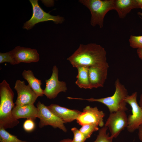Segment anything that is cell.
Returning a JSON list of instances; mask_svg holds the SVG:
<instances>
[{
    "label": "cell",
    "instance_id": "6da1fadb",
    "mask_svg": "<svg viewBox=\"0 0 142 142\" xmlns=\"http://www.w3.org/2000/svg\"><path fill=\"white\" fill-rule=\"evenodd\" d=\"M67 60L73 67H90L95 65H109L107 61L106 51L99 44L89 43L80 44L78 48Z\"/></svg>",
    "mask_w": 142,
    "mask_h": 142
},
{
    "label": "cell",
    "instance_id": "7a4b0ae2",
    "mask_svg": "<svg viewBox=\"0 0 142 142\" xmlns=\"http://www.w3.org/2000/svg\"><path fill=\"white\" fill-rule=\"evenodd\" d=\"M14 93L9 84L4 79L0 83V128H13L19 123L13 117L12 111L15 106Z\"/></svg>",
    "mask_w": 142,
    "mask_h": 142
},
{
    "label": "cell",
    "instance_id": "3957f363",
    "mask_svg": "<svg viewBox=\"0 0 142 142\" xmlns=\"http://www.w3.org/2000/svg\"><path fill=\"white\" fill-rule=\"evenodd\" d=\"M115 86V90L114 94L111 96L104 98H90L83 99L72 97L71 99L85 100L89 102H97L105 105L110 113L119 111H126L128 110L125 99L128 95L127 90L118 78L116 80Z\"/></svg>",
    "mask_w": 142,
    "mask_h": 142
},
{
    "label": "cell",
    "instance_id": "277c9868",
    "mask_svg": "<svg viewBox=\"0 0 142 142\" xmlns=\"http://www.w3.org/2000/svg\"><path fill=\"white\" fill-rule=\"evenodd\" d=\"M114 0H79V2L88 8L91 14V25L100 28L103 26L104 17L109 11L114 10Z\"/></svg>",
    "mask_w": 142,
    "mask_h": 142
},
{
    "label": "cell",
    "instance_id": "5b68a950",
    "mask_svg": "<svg viewBox=\"0 0 142 142\" xmlns=\"http://www.w3.org/2000/svg\"><path fill=\"white\" fill-rule=\"evenodd\" d=\"M32 8L33 13L30 19L25 22L23 29L29 30L37 24L46 21H52L56 24L62 23L64 21V17L60 16H54L45 12L40 6L38 0H30Z\"/></svg>",
    "mask_w": 142,
    "mask_h": 142
},
{
    "label": "cell",
    "instance_id": "8992f818",
    "mask_svg": "<svg viewBox=\"0 0 142 142\" xmlns=\"http://www.w3.org/2000/svg\"><path fill=\"white\" fill-rule=\"evenodd\" d=\"M38 109L37 118L40 119L38 126L42 128L45 126L50 125L55 128H58L64 132L67 129L65 123L50 111L44 104L38 101L36 105Z\"/></svg>",
    "mask_w": 142,
    "mask_h": 142
},
{
    "label": "cell",
    "instance_id": "52a82bcc",
    "mask_svg": "<svg viewBox=\"0 0 142 142\" xmlns=\"http://www.w3.org/2000/svg\"><path fill=\"white\" fill-rule=\"evenodd\" d=\"M137 92H135L131 95H128L125 99L127 103L128 104L131 108L132 114L128 117V131L130 133L138 129L142 125V108L140 106L137 101Z\"/></svg>",
    "mask_w": 142,
    "mask_h": 142
},
{
    "label": "cell",
    "instance_id": "ba28073f",
    "mask_svg": "<svg viewBox=\"0 0 142 142\" xmlns=\"http://www.w3.org/2000/svg\"><path fill=\"white\" fill-rule=\"evenodd\" d=\"M50 77L45 80V87L43 90L44 95L49 99H54L61 92H66L67 90L65 82L58 79V69L57 67L53 66Z\"/></svg>",
    "mask_w": 142,
    "mask_h": 142
},
{
    "label": "cell",
    "instance_id": "9c48e42d",
    "mask_svg": "<svg viewBox=\"0 0 142 142\" xmlns=\"http://www.w3.org/2000/svg\"><path fill=\"white\" fill-rule=\"evenodd\" d=\"M128 125V117L125 111H119L110 113L104 126L109 129L111 136L116 138Z\"/></svg>",
    "mask_w": 142,
    "mask_h": 142
},
{
    "label": "cell",
    "instance_id": "30bf717a",
    "mask_svg": "<svg viewBox=\"0 0 142 142\" xmlns=\"http://www.w3.org/2000/svg\"><path fill=\"white\" fill-rule=\"evenodd\" d=\"M105 114L99 110L97 106L91 107L87 106L83 109V111L76 119L77 123L79 125L95 124L100 127H103L104 124L103 118Z\"/></svg>",
    "mask_w": 142,
    "mask_h": 142
},
{
    "label": "cell",
    "instance_id": "8fae6325",
    "mask_svg": "<svg viewBox=\"0 0 142 142\" xmlns=\"http://www.w3.org/2000/svg\"><path fill=\"white\" fill-rule=\"evenodd\" d=\"M14 89L17 94L15 103L16 105L34 104L38 97L28 84H25L24 81L17 80Z\"/></svg>",
    "mask_w": 142,
    "mask_h": 142
},
{
    "label": "cell",
    "instance_id": "7c38bea8",
    "mask_svg": "<svg viewBox=\"0 0 142 142\" xmlns=\"http://www.w3.org/2000/svg\"><path fill=\"white\" fill-rule=\"evenodd\" d=\"M11 51L16 64L37 62L39 60V55L35 49L18 46Z\"/></svg>",
    "mask_w": 142,
    "mask_h": 142
},
{
    "label": "cell",
    "instance_id": "4fadbf2b",
    "mask_svg": "<svg viewBox=\"0 0 142 142\" xmlns=\"http://www.w3.org/2000/svg\"><path fill=\"white\" fill-rule=\"evenodd\" d=\"M109 67V65H95L89 67V77L91 89L103 87L107 77Z\"/></svg>",
    "mask_w": 142,
    "mask_h": 142
},
{
    "label": "cell",
    "instance_id": "5bb4252c",
    "mask_svg": "<svg viewBox=\"0 0 142 142\" xmlns=\"http://www.w3.org/2000/svg\"><path fill=\"white\" fill-rule=\"evenodd\" d=\"M47 107L65 123L76 120L82 112L77 110L70 109L54 104H52Z\"/></svg>",
    "mask_w": 142,
    "mask_h": 142
},
{
    "label": "cell",
    "instance_id": "9a60e30c",
    "mask_svg": "<svg viewBox=\"0 0 142 142\" xmlns=\"http://www.w3.org/2000/svg\"><path fill=\"white\" fill-rule=\"evenodd\" d=\"M38 109L34 104L16 105L13 109L12 113L14 118L31 119L35 120L37 118Z\"/></svg>",
    "mask_w": 142,
    "mask_h": 142
},
{
    "label": "cell",
    "instance_id": "2e32d148",
    "mask_svg": "<svg viewBox=\"0 0 142 142\" xmlns=\"http://www.w3.org/2000/svg\"><path fill=\"white\" fill-rule=\"evenodd\" d=\"M139 8L136 0H114V10L119 17L124 18L133 9Z\"/></svg>",
    "mask_w": 142,
    "mask_h": 142
},
{
    "label": "cell",
    "instance_id": "e0dca14e",
    "mask_svg": "<svg viewBox=\"0 0 142 142\" xmlns=\"http://www.w3.org/2000/svg\"><path fill=\"white\" fill-rule=\"evenodd\" d=\"M22 75L23 77L27 81L28 85L38 97L43 96V90L41 87L42 81L34 76L32 70L29 69L24 70L22 73Z\"/></svg>",
    "mask_w": 142,
    "mask_h": 142
},
{
    "label": "cell",
    "instance_id": "ac0fdd59",
    "mask_svg": "<svg viewBox=\"0 0 142 142\" xmlns=\"http://www.w3.org/2000/svg\"><path fill=\"white\" fill-rule=\"evenodd\" d=\"M77 68L78 74L76 77L77 80L75 84L80 88L91 89L89 77V67L80 66Z\"/></svg>",
    "mask_w": 142,
    "mask_h": 142
},
{
    "label": "cell",
    "instance_id": "d6986e66",
    "mask_svg": "<svg viewBox=\"0 0 142 142\" xmlns=\"http://www.w3.org/2000/svg\"><path fill=\"white\" fill-rule=\"evenodd\" d=\"M0 142H29L25 140H22L17 136L13 135L2 128H0Z\"/></svg>",
    "mask_w": 142,
    "mask_h": 142
},
{
    "label": "cell",
    "instance_id": "ffe728a7",
    "mask_svg": "<svg viewBox=\"0 0 142 142\" xmlns=\"http://www.w3.org/2000/svg\"><path fill=\"white\" fill-rule=\"evenodd\" d=\"M108 128L104 126L99 129L98 135L96 140L93 142H112L113 137L107 133Z\"/></svg>",
    "mask_w": 142,
    "mask_h": 142
},
{
    "label": "cell",
    "instance_id": "44dd1931",
    "mask_svg": "<svg viewBox=\"0 0 142 142\" xmlns=\"http://www.w3.org/2000/svg\"><path fill=\"white\" fill-rule=\"evenodd\" d=\"M98 126L95 124H86L82 126L79 130L87 139L90 137L94 132L99 130Z\"/></svg>",
    "mask_w": 142,
    "mask_h": 142
},
{
    "label": "cell",
    "instance_id": "7402d4cb",
    "mask_svg": "<svg viewBox=\"0 0 142 142\" xmlns=\"http://www.w3.org/2000/svg\"><path fill=\"white\" fill-rule=\"evenodd\" d=\"M129 42L130 46L132 48L142 49V36L131 35Z\"/></svg>",
    "mask_w": 142,
    "mask_h": 142
},
{
    "label": "cell",
    "instance_id": "603a6c76",
    "mask_svg": "<svg viewBox=\"0 0 142 142\" xmlns=\"http://www.w3.org/2000/svg\"><path fill=\"white\" fill-rule=\"evenodd\" d=\"M5 62L9 63L11 65L16 64L11 50L6 53H0V63Z\"/></svg>",
    "mask_w": 142,
    "mask_h": 142
},
{
    "label": "cell",
    "instance_id": "cb8c5ba5",
    "mask_svg": "<svg viewBox=\"0 0 142 142\" xmlns=\"http://www.w3.org/2000/svg\"><path fill=\"white\" fill-rule=\"evenodd\" d=\"M73 134V138L72 142H85L87 139L79 130L74 127L71 129Z\"/></svg>",
    "mask_w": 142,
    "mask_h": 142
},
{
    "label": "cell",
    "instance_id": "d4e9b609",
    "mask_svg": "<svg viewBox=\"0 0 142 142\" xmlns=\"http://www.w3.org/2000/svg\"><path fill=\"white\" fill-rule=\"evenodd\" d=\"M35 124L34 120L30 119H28L24 122L23 127L24 130L27 132L32 131L35 129Z\"/></svg>",
    "mask_w": 142,
    "mask_h": 142
},
{
    "label": "cell",
    "instance_id": "484cf974",
    "mask_svg": "<svg viewBox=\"0 0 142 142\" xmlns=\"http://www.w3.org/2000/svg\"><path fill=\"white\" fill-rule=\"evenodd\" d=\"M138 129L139 138V140L142 141V125L139 127Z\"/></svg>",
    "mask_w": 142,
    "mask_h": 142
},
{
    "label": "cell",
    "instance_id": "4316f807",
    "mask_svg": "<svg viewBox=\"0 0 142 142\" xmlns=\"http://www.w3.org/2000/svg\"><path fill=\"white\" fill-rule=\"evenodd\" d=\"M137 53L139 58L142 60V49H137Z\"/></svg>",
    "mask_w": 142,
    "mask_h": 142
},
{
    "label": "cell",
    "instance_id": "83f0119b",
    "mask_svg": "<svg viewBox=\"0 0 142 142\" xmlns=\"http://www.w3.org/2000/svg\"><path fill=\"white\" fill-rule=\"evenodd\" d=\"M139 8L142 9V0H136Z\"/></svg>",
    "mask_w": 142,
    "mask_h": 142
},
{
    "label": "cell",
    "instance_id": "f1b7e54d",
    "mask_svg": "<svg viewBox=\"0 0 142 142\" xmlns=\"http://www.w3.org/2000/svg\"><path fill=\"white\" fill-rule=\"evenodd\" d=\"M72 139L69 138L64 139L59 142H72Z\"/></svg>",
    "mask_w": 142,
    "mask_h": 142
},
{
    "label": "cell",
    "instance_id": "f546056e",
    "mask_svg": "<svg viewBox=\"0 0 142 142\" xmlns=\"http://www.w3.org/2000/svg\"><path fill=\"white\" fill-rule=\"evenodd\" d=\"M139 105L142 108V93L140 95L139 101Z\"/></svg>",
    "mask_w": 142,
    "mask_h": 142
},
{
    "label": "cell",
    "instance_id": "4dcf8cb0",
    "mask_svg": "<svg viewBox=\"0 0 142 142\" xmlns=\"http://www.w3.org/2000/svg\"><path fill=\"white\" fill-rule=\"evenodd\" d=\"M138 14L139 15L141 16L142 17V13L141 12H138Z\"/></svg>",
    "mask_w": 142,
    "mask_h": 142
}]
</instances>
